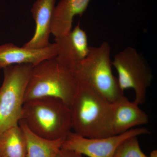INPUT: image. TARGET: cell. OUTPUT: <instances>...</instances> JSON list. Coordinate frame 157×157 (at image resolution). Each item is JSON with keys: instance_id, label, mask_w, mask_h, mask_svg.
<instances>
[{"instance_id": "15", "label": "cell", "mask_w": 157, "mask_h": 157, "mask_svg": "<svg viewBox=\"0 0 157 157\" xmlns=\"http://www.w3.org/2000/svg\"><path fill=\"white\" fill-rule=\"evenodd\" d=\"M113 157H148L140 148L137 136H131L117 147Z\"/></svg>"}, {"instance_id": "14", "label": "cell", "mask_w": 157, "mask_h": 157, "mask_svg": "<svg viewBox=\"0 0 157 157\" xmlns=\"http://www.w3.org/2000/svg\"><path fill=\"white\" fill-rule=\"evenodd\" d=\"M0 157H27L25 136L19 124L0 132Z\"/></svg>"}, {"instance_id": "9", "label": "cell", "mask_w": 157, "mask_h": 157, "mask_svg": "<svg viewBox=\"0 0 157 157\" xmlns=\"http://www.w3.org/2000/svg\"><path fill=\"white\" fill-rule=\"evenodd\" d=\"M55 43L57 47V61L68 68L81 61L89 52L87 34L79 23L69 33L55 38Z\"/></svg>"}, {"instance_id": "12", "label": "cell", "mask_w": 157, "mask_h": 157, "mask_svg": "<svg viewBox=\"0 0 157 157\" xmlns=\"http://www.w3.org/2000/svg\"><path fill=\"white\" fill-rule=\"evenodd\" d=\"M91 0H60L55 6L51 32L55 38L65 36L72 30L73 18L81 16Z\"/></svg>"}, {"instance_id": "13", "label": "cell", "mask_w": 157, "mask_h": 157, "mask_svg": "<svg viewBox=\"0 0 157 157\" xmlns=\"http://www.w3.org/2000/svg\"><path fill=\"white\" fill-rule=\"evenodd\" d=\"M18 124L25 136L27 157H55L62 148L65 138L48 140L31 132L21 120Z\"/></svg>"}, {"instance_id": "6", "label": "cell", "mask_w": 157, "mask_h": 157, "mask_svg": "<svg viewBox=\"0 0 157 157\" xmlns=\"http://www.w3.org/2000/svg\"><path fill=\"white\" fill-rule=\"evenodd\" d=\"M112 63L117 73L121 89L123 92L134 90V102L138 105L143 104L153 79L151 70L143 57L135 48L129 46L116 55Z\"/></svg>"}, {"instance_id": "2", "label": "cell", "mask_w": 157, "mask_h": 157, "mask_svg": "<svg viewBox=\"0 0 157 157\" xmlns=\"http://www.w3.org/2000/svg\"><path fill=\"white\" fill-rule=\"evenodd\" d=\"M78 84L70 68L56 58L45 60L33 66L24 103L36 98L52 97L60 99L70 107Z\"/></svg>"}, {"instance_id": "10", "label": "cell", "mask_w": 157, "mask_h": 157, "mask_svg": "<svg viewBox=\"0 0 157 157\" xmlns=\"http://www.w3.org/2000/svg\"><path fill=\"white\" fill-rule=\"evenodd\" d=\"M57 47L56 43L39 49L18 47L13 43L0 45V70L12 65L31 64L33 66L40 62L56 58Z\"/></svg>"}, {"instance_id": "17", "label": "cell", "mask_w": 157, "mask_h": 157, "mask_svg": "<svg viewBox=\"0 0 157 157\" xmlns=\"http://www.w3.org/2000/svg\"><path fill=\"white\" fill-rule=\"evenodd\" d=\"M148 157H157V150H154L150 153L149 156Z\"/></svg>"}, {"instance_id": "3", "label": "cell", "mask_w": 157, "mask_h": 157, "mask_svg": "<svg viewBox=\"0 0 157 157\" xmlns=\"http://www.w3.org/2000/svg\"><path fill=\"white\" fill-rule=\"evenodd\" d=\"M111 105L87 85L79 83L70 107L74 132L90 138L110 136L108 126Z\"/></svg>"}, {"instance_id": "11", "label": "cell", "mask_w": 157, "mask_h": 157, "mask_svg": "<svg viewBox=\"0 0 157 157\" xmlns=\"http://www.w3.org/2000/svg\"><path fill=\"white\" fill-rule=\"evenodd\" d=\"M55 3L56 0H36L34 2L31 12L36 23L35 33L24 47L39 49L50 44L52 18Z\"/></svg>"}, {"instance_id": "8", "label": "cell", "mask_w": 157, "mask_h": 157, "mask_svg": "<svg viewBox=\"0 0 157 157\" xmlns=\"http://www.w3.org/2000/svg\"><path fill=\"white\" fill-rule=\"evenodd\" d=\"M148 115L139 105L124 95L111 103L108 131L109 136L120 135L137 126L147 123Z\"/></svg>"}, {"instance_id": "16", "label": "cell", "mask_w": 157, "mask_h": 157, "mask_svg": "<svg viewBox=\"0 0 157 157\" xmlns=\"http://www.w3.org/2000/svg\"><path fill=\"white\" fill-rule=\"evenodd\" d=\"M83 155L72 150L62 148L55 157H83Z\"/></svg>"}, {"instance_id": "5", "label": "cell", "mask_w": 157, "mask_h": 157, "mask_svg": "<svg viewBox=\"0 0 157 157\" xmlns=\"http://www.w3.org/2000/svg\"><path fill=\"white\" fill-rule=\"evenodd\" d=\"M33 67L32 65L21 64L3 69L0 86V132L18 124Z\"/></svg>"}, {"instance_id": "1", "label": "cell", "mask_w": 157, "mask_h": 157, "mask_svg": "<svg viewBox=\"0 0 157 157\" xmlns=\"http://www.w3.org/2000/svg\"><path fill=\"white\" fill-rule=\"evenodd\" d=\"M21 120L39 137L48 140L65 138L72 128L70 107L52 97H44L26 101Z\"/></svg>"}, {"instance_id": "4", "label": "cell", "mask_w": 157, "mask_h": 157, "mask_svg": "<svg viewBox=\"0 0 157 157\" xmlns=\"http://www.w3.org/2000/svg\"><path fill=\"white\" fill-rule=\"evenodd\" d=\"M111 48L104 42L90 47L87 56L70 69L79 83L87 85L110 103L124 95L112 71Z\"/></svg>"}, {"instance_id": "7", "label": "cell", "mask_w": 157, "mask_h": 157, "mask_svg": "<svg viewBox=\"0 0 157 157\" xmlns=\"http://www.w3.org/2000/svg\"><path fill=\"white\" fill-rule=\"evenodd\" d=\"M150 133L146 128H132L120 135L90 138L71 132L65 138L62 147L89 157H113L117 147L128 137Z\"/></svg>"}]
</instances>
